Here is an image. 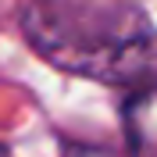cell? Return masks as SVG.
<instances>
[{"mask_svg": "<svg viewBox=\"0 0 157 157\" xmlns=\"http://www.w3.org/2000/svg\"><path fill=\"white\" fill-rule=\"evenodd\" d=\"M21 29L61 71L128 89L157 86V29L128 0H32Z\"/></svg>", "mask_w": 157, "mask_h": 157, "instance_id": "1", "label": "cell"}, {"mask_svg": "<svg viewBox=\"0 0 157 157\" xmlns=\"http://www.w3.org/2000/svg\"><path fill=\"white\" fill-rule=\"evenodd\" d=\"M0 157H11V150H7V147H0Z\"/></svg>", "mask_w": 157, "mask_h": 157, "instance_id": "2", "label": "cell"}]
</instances>
